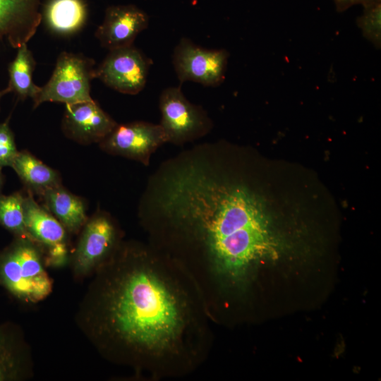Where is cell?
Instances as JSON below:
<instances>
[{"mask_svg":"<svg viewBox=\"0 0 381 381\" xmlns=\"http://www.w3.org/2000/svg\"><path fill=\"white\" fill-rule=\"evenodd\" d=\"M362 14L357 25L363 35L377 49L381 46V0H375L363 6Z\"/></svg>","mask_w":381,"mask_h":381,"instance_id":"obj_19","label":"cell"},{"mask_svg":"<svg viewBox=\"0 0 381 381\" xmlns=\"http://www.w3.org/2000/svg\"><path fill=\"white\" fill-rule=\"evenodd\" d=\"M11 168L27 192L42 197L49 189L62 184L59 173L27 150L19 151Z\"/></svg>","mask_w":381,"mask_h":381,"instance_id":"obj_16","label":"cell"},{"mask_svg":"<svg viewBox=\"0 0 381 381\" xmlns=\"http://www.w3.org/2000/svg\"><path fill=\"white\" fill-rule=\"evenodd\" d=\"M152 62L133 45L110 50L95 68L94 78L123 94L136 95L145 87Z\"/></svg>","mask_w":381,"mask_h":381,"instance_id":"obj_7","label":"cell"},{"mask_svg":"<svg viewBox=\"0 0 381 381\" xmlns=\"http://www.w3.org/2000/svg\"><path fill=\"white\" fill-rule=\"evenodd\" d=\"M42 248L26 237L15 240L0 253V284L16 298L37 303L51 293Z\"/></svg>","mask_w":381,"mask_h":381,"instance_id":"obj_2","label":"cell"},{"mask_svg":"<svg viewBox=\"0 0 381 381\" xmlns=\"http://www.w3.org/2000/svg\"><path fill=\"white\" fill-rule=\"evenodd\" d=\"M8 119L0 123V167H10L18 153Z\"/></svg>","mask_w":381,"mask_h":381,"instance_id":"obj_20","label":"cell"},{"mask_svg":"<svg viewBox=\"0 0 381 381\" xmlns=\"http://www.w3.org/2000/svg\"><path fill=\"white\" fill-rule=\"evenodd\" d=\"M17 49L16 57L8 65L9 79L4 92L5 94L14 93L19 100L28 97L34 100L41 90V87L35 85L32 80L36 61L27 44Z\"/></svg>","mask_w":381,"mask_h":381,"instance_id":"obj_17","label":"cell"},{"mask_svg":"<svg viewBox=\"0 0 381 381\" xmlns=\"http://www.w3.org/2000/svg\"><path fill=\"white\" fill-rule=\"evenodd\" d=\"M229 56L226 49H205L183 37L174 49L173 66L181 83L216 87L225 78Z\"/></svg>","mask_w":381,"mask_h":381,"instance_id":"obj_6","label":"cell"},{"mask_svg":"<svg viewBox=\"0 0 381 381\" xmlns=\"http://www.w3.org/2000/svg\"><path fill=\"white\" fill-rule=\"evenodd\" d=\"M24 198L20 192L0 195V224L16 237L29 238L24 222Z\"/></svg>","mask_w":381,"mask_h":381,"instance_id":"obj_18","label":"cell"},{"mask_svg":"<svg viewBox=\"0 0 381 381\" xmlns=\"http://www.w3.org/2000/svg\"><path fill=\"white\" fill-rule=\"evenodd\" d=\"M149 23L147 15L134 5L108 7L95 35L100 44L110 50L133 45Z\"/></svg>","mask_w":381,"mask_h":381,"instance_id":"obj_11","label":"cell"},{"mask_svg":"<svg viewBox=\"0 0 381 381\" xmlns=\"http://www.w3.org/2000/svg\"><path fill=\"white\" fill-rule=\"evenodd\" d=\"M41 13L47 30L60 37L72 36L80 31L88 16L84 0H47Z\"/></svg>","mask_w":381,"mask_h":381,"instance_id":"obj_14","label":"cell"},{"mask_svg":"<svg viewBox=\"0 0 381 381\" xmlns=\"http://www.w3.org/2000/svg\"><path fill=\"white\" fill-rule=\"evenodd\" d=\"M25 226L29 238L43 250L51 265H61L68 258V232L59 220L28 193L23 200Z\"/></svg>","mask_w":381,"mask_h":381,"instance_id":"obj_9","label":"cell"},{"mask_svg":"<svg viewBox=\"0 0 381 381\" xmlns=\"http://www.w3.org/2000/svg\"><path fill=\"white\" fill-rule=\"evenodd\" d=\"M30 351L19 330L0 324V381H20L32 373Z\"/></svg>","mask_w":381,"mask_h":381,"instance_id":"obj_13","label":"cell"},{"mask_svg":"<svg viewBox=\"0 0 381 381\" xmlns=\"http://www.w3.org/2000/svg\"><path fill=\"white\" fill-rule=\"evenodd\" d=\"M41 198L44 206L68 233H78L88 219L85 200L70 192L62 184L49 189Z\"/></svg>","mask_w":381,"mask_h":381,"instance_id":"obj_15","label":"cell"},{"mask_svg":"<svg viewBox=\"0 0 381 381\" xmlns=\"http://www.w3.org/2000/svg\"><path fill=\"white\" fill-rule=\"evenodd\" d=\"M95 61L82 54L61 52L48 82L33 100L34 108L46 102L72 104L93 99L90 95Z\"/></svg>","mask_w":381,"mask_h":381,"instance_id":"obj_3","label":"cell"},{"mask_svg":"<svg viewBox=\"0 0 381 381\" xmlns=\"http://www.w3.org/2000/svg\"><path fill=\"white\" fill-rule=\"evenodd\" d=\"M2 167H0V195H1L2 188L4 186V176L2 172Z\"/></svg>","mask_w":381,"mask_h":381,"instance_id":"obj_22","label":"cell"},{"mask_svg":"<svg viewBox=\"0 0 381 381\" xmlns=\"http://www.w3.org/2000/svg\"><path fill=\"white\" fill-rule=\"evenodd\" d=\"M375 0H333L335 7L339 12H342L355 5L362 6Z\"/></svg>","mask_w":381,"mask_h":381,"instance_id":"obj_21","label":"cell"},{"mask_svg":"<svg viewBox=\"0 0 381 381\" xmlns=\"http://www.w3.org/2000/svg\"><path fill=\"white\" fill-rule=\"evenodd\" d=\"M41 0H0V41L13 48L27 44L42 22Z\"/></svg>","mask_w":381,"mask_h":381,"instance_id":"obj_12","label":"cell"},{"mask_svg":"<svg viewBox=\"0 0 381 381\" xmlns=\"http://www.w3.org/2000/svg\"><path fill=\"white\" fill-rule=\"evenodd\" d=\"M165 143L167 140L159 124L133 121L117 123L99 143V146L107 153L133 159L147 166L152 153Z\"/></svg>","mask_w":381,"mask_h":381,"instance_id":"obj_8","label":"cell"},{"mask_svg":"<svg viewBox=\"0 0 381 381\" xmlns=\"http://www.w3.org/2000/svg\"><path fill=\"white\" fill-rule=\"evenodd\" d=\"M73 255V268L77 277H85L108 259L119 246L121 231L107 212L97 210L88 217Z\"/></svg>","mask_w":381,"mask_h":381,"instance_id":"obj_5","label":"cell"},{"mask_svg":"<svg viewBox=\"0 0 381 381\" xmlns=\"http://www.w3.org/2000/svg\"><path fill=\"white\" fill-rule=\"evenodd\" d=\"M162 126L167 142L183 145L207 134L212 121L200 106L190 102L180 87H169L160 95Z\"/></svg>","mask_w":381,"mask_h":381,"instance_id":"obj_4","label":"cell"},{"mask_svg":"<svg viewBox=\"0 0 381 381\" xmlns=\"http://www.w3.org/2000/svg\"><path fill=\"white\" fill-rule=\"evenodd\" d=\"M92 274L77 322L105 359L150 380L188 375L206 361L212 322L175 260L122 241Z\"/></svg>","mask_w":381,"mask_h":381,"instance_id":"obj_1","label":"cell"},{"mask_svg":"<svg viewBox=\"0 0 381 381\" xmlns=\"http://www.w3.org/2000/svg\"><path fill=\"white\" fill-rule=\"evenodd\" d=\"M117 123L94 99L66 104L61 121L66 137L81 145L99 143Z\"/></svg>","mask_w":381,"mask_h":381,"instance_id":"obj_10","label":"cell"},{"mask_svg":"<svg viewBox=\"0 0 381 381\" xmlns=\"http://www.w3.org/2000/svg\"><path fill=\"white\" fill-rule=\"evenodd\" d=\"M4 95H5L4 90L0 91V99Z\"/></svg>","mask_w":381,"mask_h":381,"instance_id":"obj_23","label":"cell"}]
</instances>
